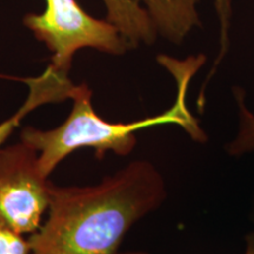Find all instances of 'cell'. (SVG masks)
I'll list each match as a JSON object with an SVG mask.
<instances>
[{
  "label": "cell",
  "mask_w": 254,
  "mask_h": 254,
  "mask_svg": "<svg viewBox=\"0 0 254 254\" xmlns=\"http://www.w3.org/2000/svg\"><path fill=\"white\" fill-rule=\"evenodd\" d=\"M30 240L0 220V254H30Z\"/></svg>",
  "instance_id": "cell-8"
},
{
  "label": "cell",
  "mask_w": 254,
  "mask_h": 254,
  "mask_svg": "<svg viewBox=\"0 0 254 254\" xmlns=\"http://www.w3.org/2000/svg\"><path fill=\"white\" fill-rule=\"evenodd\" d=\"M165 179L134 160L90 186H53L46 219L28 237L30 254H118L136 222L164 204Z\"/></svg>",
  "instance_id": "cell-1"
},
{
  "label": "cell",
  "mask_w": 254,
  "mask_h": 254,
  "mask_svg": "<svg viewBox=\"0 0 254 254\" xmlns=\"http://www.w3.org/2000/svg\"><path fill=\"white\" fill-rule=\"evenodd\" d=\"M238 126L236 134L226 146L227 154L232 157H245L254 154V114L238 95Z\"/></svg>",
  "instance_id": "cell-7"
},
{
  "label": "cell",
  "mask_w": 254,
  "mask_h": 254,
  "mask_svg": "<svg viewBox=\"0 0 254 254\" xmlns=\"http://www.w3.org/2000/svg\"><path fill=\"white\" fill-rule=\"evenodd\" d=\"M24 81L30 88L28 95L25 103L13 116L0 123V147L28 113L45 104L60 103L65 99H71L75 86L69 80L68 74L57 72L50 66L38 77L25 79Z\"/></svg>",
  "instance_id": "cell-6"
},
{
  "label": "cell",
  "mask_w": 254,
  "mask_h": 254,
  "mask_svg": "<svg viewBox=\"0 0 254 254\" xmlns=\"http://www.w3.org/2000/svg\"><path fill=\"white\" fill-rule=\"evenodd\" d=\"M217 13L219 26H220V43L221 52L219 55V60L226 52L228 46V36H230L231 18H232V0H212Z\"/></svg>",
  "instance_id": "cell-9"
},
{
  "label": "cell",
  "mask_w": 254,
  "mask_h": 254,
  "mask_svg": "<svg viewBox=\"0 0 254 254\" xmlns=\"http://www.w3.org/2000/svg\"><path fill=\"white\" fill-rule=\"evenodd\" d=\"M53 184L41 173L38 152L20 141L0 147V220L18 233H34L49 211Z\"/></svg>",
  "instance_id": "cell-4"
},
{
  "label": "cell",
  "mask_w": 254,
  "mask_h": 254,
  "mask_svg": "<svg viewBox=\"0 0 254 254\" xmlns=\"http://www.w3.org/2000/svg\"><path fill=\"white\" fill-rule=\"evenodd\" d=\"M199 0H101L106 19L131 47L159 37L179 45L200 26Z\"/></svg>",
  "instance_id": "cell-5"
},
{
  "label": "cell",
  "mask_w": 254,
  "mask_h": 254,
  "mask_svg": "<svg viewBox=\"0 0 254 254\" xmlns=\"http://www.w3.org/2000/svg\"><path fill=\"white\" fill-rule=\"evenodd\" d=\"M253 219H254V207H253Z\"/></svg>",
  "instance_id": "cell-11"
},
{
  "label": "cell",
  "mask_w": 254,
  "mask_h": 254,
  "mask_svg": "<svg viewBox=\"0 0 254 254\" xmlns=\"http://www.w3.org/2000/svg\"><path fill=\"white\" fill-rule=\"evenodd\" d=\"M118 254H147L146 252H141V251H128V252H119ZM244 254H254V232L250 233L246 237L245 243V252Z\"/></svg>",
  "instance_id": "cell-10"
},
{
  "label": "cell",
  "mask_w": 254,
  "mask_h": 254,
  "mask_svg": "<svg viewBox=\"0 0 254 254\" xmlns=\"http://www.w3.org/2000/svg\"><path fill=\"white\" fill-rule=\"evenodd\" d=\"M45 11L25 15L24 25L51 52V64L57 72L68 74L74 56L92 49L122 56L129 49L119 32L107 20L91 17L77 0H45Z\"/></svg>",
  "instance_id": "cell-3"
},
{
  "label": "cell",
  "mask_w": 254,
  "mask_h": 254,
  "mask_svg": "<svg viewBox=\"0 0 254 254\" xmlns=\"http://www.w3.org/2000/svg\"><path fill=\"white\" fill-rule=\"evenodd\" d=\"M158 60L171 71L178 85L176 101L164 113L132 123H110L95 112L91 88L86 84H80L75 85L72 92L71 112L63 124L51 129L25 127L20 141L38 152L41 173L50 177L64 159L80 148H92L99 158H104L107 152L126 157L135 148L136 132L150 127L176 125L189 132L195 140L205 139V133L186 104L189 82L204 60L190 58L178 63L165 56H160Z\"/></svg>",
  "instance_id": "cell-2"
}]
</instances>
